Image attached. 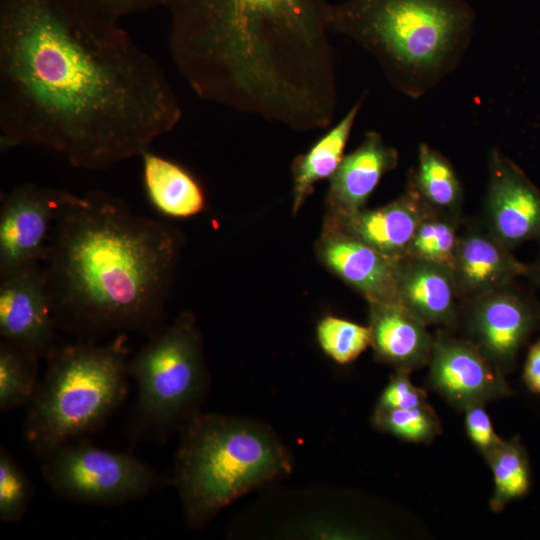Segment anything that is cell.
Returning a JSON list of instances; mask_svg holds the SVG:
<instances>
[{"label": "cell", "instance_id": "30bf717a", "mask_svg": "<svg viewBox=\"0 0 540 540\" xmlns=\"http://www.w3.org/2000/svg\"><path fill=\"white\" fill-rule=\"evenodd\" d=\"M65 191L25 183L2 198L0 278L43 263Z\"/></svg>", "mask_w": 540, "mask_h": 540}, {"label": "cell", "instance_id": "d6986e66", "mask_svg": "<svg viewBox=\"0 0 540 540\" xmlns=\"http://www.w3.org/2000/svg\"><path fill=\"white\" fill-rule=\"evenodd\" d=\"M425 207L417 193L407 185L394 201L376 209L361 211L331 222L346 233L373 247L380 253L400 260L407 252Z\"/></svg>", "mask_w": 540, "mask_h": 540}, {"label": "cell", "instance_id": "d6a6232c", "mask_svg": "<svg viewBox=\"0 0 540 540\" xmlns=\"http://www.w3.org/2000/svg\"><path fill=\"white\" fill-rule=\"evenodd\" d=\"M526 278H528L534 285L540 286V249L535 260L527 264Z\"/></svg>", "mask_w": 540, "mask_h": 540}, {"label": "cell", "instance_id": "e0dca14e", "mask_svg": "<svg viewBox=\"0 0 540 540\" xmlns=\"http://www.w3.org/2000/svg\"><path fill=\"white\" fill-rule=\"evenodd\" d=\"M397 300L427 326L447 330L458 326L462 301L448 267L416 258L400 259Z\"/></svg>", "mask_w": 540, "mask_h": 540}, {"label": "cell", "instance_id": "9c48e42d", "mask_svg": "<svg viewBox=\"0 0 540 540\" xmlns=\"http://www.w3.org/2000/svg\"><path fill=\"white\" fill-rule=\"evenodd\" d=\"M459 324L462 337L505 374L540 325V303L514 282L463 301Z\"/></svg>", "mask_w": 540, "mask_h": 540}, {"label": "cell", "instance_id": "277c9868", "mask_svg": "<svg viewBox=\"0 0 540 540\" xmlns=\"http://www.w3.org/2000/svg\"><path fill=\"white\" fill-rule=\"evenodd\" d=\"M329 25L371 54L397 91L417 99L463 60L475 13L465 0H344L331 3Z\"/></svg>", "mask_w": 540, "mask_h": 540}, {"label": "cell", "instance_id": "7a4b0ae2", "mask_svg": "<svg viewBox=\"0 0 540 540\" xmlns=\"http://www.w3.org/2000/svg\"><path fill=\"white\" fill-rule=\"evenodd\" d=\"M327 0H168L172 61L202 100L296 132L337 108Z\"/></svg>", "mask_w": 540, "mask_h": 540}, {"label": "cell", "instance_id": "5bb4252c", "mask_svg": "<svg viewBox=\"0 0 540 540\" xmlns=\"http://www.w3.org/2000/svg\"><path fill=\"white\" fill-rule=\"evenodd\" d=\"M325 266L361 294L368 304L397 300L399 261L326 221L318 242Z\"/></svg>", "mask_w": 540, "mask_h": 540}, {"label": "cell", "instance_id": "cb8c5ba5", "mask_svg": "<svg viewBox=\"0 0 540 540\" xmlns=\"http://www.w3.org/2000/svg\"><path fill=\"white\" fill-rule=\"evenodd\" d=\"M34 352L15 343H0V411L10 412L27 406L38 380V359Z\"/></svg>", "mask_w": 540, "mask_h": 540}, {"label": "cell", "instance_id": "4dcf8cb0", "mask_svg": "<svg viewBox=\"0 0 540 540\" xmlns=\"http://www.w3.org/2000/svg\"><path fill=\"white\" fill-rule=\"evenodd\" d=\"M82 6L107 19L118 21L121 17L144 12L166 5L168 0H76Z\"/></svg>", "mask_w": 540, "mask_h": 540}, {"label": "cell", "instance_id": "f1b7e54d", "mask_svg": "<svg viewBox=\"0 0 540 540\" xmlns=\"http://www.w3.org/2000/svg\"><path fill=\"white\" fill-rule=\"evenodd\" d=\"M410 373L408 370H395L383 389L375 408L410 409L427 403L426 391L411 382Z\"/></svg>", "mask_w": 540, "mask_h": 540}, {"label": "cell", "instance_id": "6da1fadb", "mask_svg": "<svg viewBox=\"0 0 540 540\" xmlns=\"http://www.w3.org/2000/svg\"><path fill=\"white\" fill-rule=\"evenodd\" d=\"M181 117L164 71L118 21L76 0H0L2 148L40 145L101 170Z\"/></svg>", "mask_w": 540, "mask_h": 540}, {"label": "cell", "instance_id": "484cf974", "mask_svg": "<svg viewBox=\"0 0 540 540\" xmlns=\"http://www.w3.org/2000/svg\"><path fill=\"white\" fill-rule=\"evenodd\" d=\"M373 426L409 442H430L441 433L440 420L434 409L425 403L410 409L374 408Z\"/></svg>", "mask_w": 540, "mask_h": 540}, {"label": "cell", "instance_id": "603a6c76", "mask_svg": "<svg viewBox=\"0 0 540 540\" xmlns=\"http://www.w3.org/2000/svg\"><path fill=\"white\" fill-rule=\"evenodd\" d=\"M485 459L494 479L489 505L493 512L499 513L507 504L529 492L531 478L527 453L517 438L503 439Z\"/></svg>", "mask_w": 540, "mask_h": 540}, {"label": "cell", "instance_id": "9a60e30c", "mask_svg": "<svg viewBox=\"0 0 540 540\" xmlns=\"http://www.w3.org/2000/svg\"><path fill=\"white\" fill-rule=\"evenodd\" d=\"M451 270L463 302L526 277L527 264L516 259L481 220H463Z\"/></svg>", "mask_w": 540, "mask_h": 540}, {"label": "cell", "instance_id": "8992f818", "mask_svg": "<svg viewBox=\"0 0 540 540\" xmlns=\"http://www.w3.org/2000/svg\"><path fill=\"white\" fill-rule=\"evenodd\" d=\"M27 405L24 438L44 458L56 448L100 429L128 391L125 333L106 344L78 341L55 349Z\"/></svg>", "mask_w": 540, "mask_h": 540}, {"label": "cell", "instance_id": "7c38bea8", "mask_svg": "<svg viewBox=\"0 0 540 540\" xmlns=\"http://www.w3.org/2000/svg\"><path fill=\"white\" fill-rule=\"evenodd\" d=\"M481 222L509 249L540 242V190L508 156L493 149Z\"/></svg>", "mask_w": 540, "mask_h": 540}, {"label": "cell", "instance_id": "4fadbf2b", "mask_svg": "<svg viewBox=\"0 0 540 540\" xmlns=\"http://www.w3.org/2000/svg\"><path fill=\"white\" fill-rule=\"evenodd\" d=\"M57 329L42 265L0 278V335L39 357L53 351Z\"/></svg>", "mask_w": 540, "mask_h": 540}, {"label": "cell", "instance_id": "ac0fdd59", "mask_svg": "<svg viewBox=\"0 0 540 540\" xmlns=\"http://www.w3.org/2000/svg\"><path fill=\"white\" fill-rule=\"evenodd\" d=\"M368 326L378 361L410 372L428 365L433 336L398 301L369 304Z\"/></svg>", "mask_w": 540, "mask_h": 540}, {"label": "cell", "instance_id": "2e32d148", "mask_svg": "<svg viewBox=\"0 0 540 540\" xmlns=\"http://www.w3.org/2000/svg\"><path fill=\"white\" fill-rule=\"evenodd\" d=\"M398 160V151L387 145L379 132L367 131L329 178L327 217L343 219L364 209L381 178L396 168Z\"/></svg>", "mask_w": 540, "mask_h": 540}, {"label": "cell", "instance_id": "44dd1931", "mask_svg": "<svg viewBox=\"0 0 540 540\" xmlns=\"http://www.w3.org/2000/svg\"><path fill=\"white\" fill-rule=\"evenodd\" d=\"M364 99L365 94L306 153L294 158L291 165L294 213L313 193L315 184L330 178L338 168Z\"/></svg>", "mask_w": 540, "mask_h": 540}, {"label": "cell", "instance_id": "52a82bcc", "mask_svg": "<svg viewBox=\"0 0 540 540\" xmlns=\"http://www.w3.org/2000/svg\"><path fill=\"white\" fill-rule=\"evenodd\" d=\"M137 386L132 431L142 439L164 442L200 413L209 387L201 336L194 316L180 314L129 360Z\"/></svg>", "mask_w": 540, "mask_h": 540}, {"label": "cell", "instance_id": "f546056e", "mask_svg": "<svg viewBox=\"0 0 540 540\" xmlns=\"http://www.w3.org/2000/svg\"><path fill=\"white\" fill-rule=\"evenodd\" d=\"M465 430L470 441L485 457L503 440L493 426L484 405H475L465 411Z\"/></svg>", "mask_w": 540, "mask_h": 540}, {"label": "cell", "instance_id": "1f68e13d", "mask_svg": "<svg viewBox=\"0 0 540 540\" xmlns=\"http://www.w3.org/2000/svg\"><path fill=\"white\" fill-rule=\"evenodd\" d=\"M523 379L530 391L540 394V339L529 348L523 368Z\"/></svg>", "mask_w": 540, "mask_h": 540}, {"label": "cell", "instance_id": "83f0119b", "mask_svg": "<svg viewBox=\"0 0 540 540\" xmlns=\"http://www.w3.org/2000/svg\"><path fill=\"white\" fill-rule=\"evenodd\" d=\"M34 495L26 472L4 447L0 449V520L14 524L24 517Z\"/></svg>", "mask_w": 540, "mask_h": 540}, {"label": "cell", "instance_id": "8fae6325", "mask_svg": "<svg viewBox=\"0 0 540 540\" xmlns=\"http://www.w3.org/2000/svg\"><path fill=\"white\" fill-rule=\"evenodd\" d=\"M428 385L455 410L501 399L511 394L505 374L470 341L441 328L433 336Z\"/></svg>", "mask_w": 540, "mask_h": 540}, {"label": "cell", "instance_id": "7402d4cb", "mask_svg": "<svg viewBox=\"0 0 540 540\" xmlns=\"http://www.w3.org/2000/svg\"><path fill=\"white\" fill-rule=\"evenodd\" d=\"M407 185L425 208L462 218L464 196L460 179L452 163L430 145H419L417 165L410 172Z\"/></svg>", "mask_w": 540, "mask_h": 540}, {"label": "cell", "instance_id": "5b68a950", "mask_svg": "<svg viewBox=\"0 0 540 540\" xmlns=\"http://www.w3.org/2000/svg\"><path fill=\"white\" fill-rule=\"evenodd\" d=\"M180 433L174 484L192 528L205 527L241 496L292 472L289 451L261 422L200 412Z\"/></svg>", "mask_w": 540, "mask_h": 540}, {"label": "cell", "instance_id": "3957f363", "mask_svg": "<svg viewBox=\"0 0 540 540\" xmlns=\"http://www.w3.org/2000/svg\"><path fill=\"white\" fill-rule=\"evenodd\" d=\"M180 240L108 194L65 191L42 266L57 328L85 342L157 332Z\"/></svg>", "mask_w": 540, "mask_h": 540}, {"label": "cell", "instance_id": "ffe728a7", "mask_svg": "<svg viewBox=\"0 0 540 540\" xmlns=\"http://www.w3.org/2000/svg\"><path fill=\"white\" fill-rule=\"evenodd\" d=\"M142 179L148 200L163 215L188 218L205 207V193L198 180L176 162L144 151Z\"/></svg>", "mask_w": 540, "mask_h": 540}, {"label": "cell", "instance_id": "4316f807", "mask_svg": "<svg viewBox=\"0 0 540 540\" xmlns=\"http://www.w3.org/2000/svg\"><path fill=\"white\" fill-rule=\"evenodd\" d=\"M316 336L324 353L338 364L357 359L370 346L369 326L336 316H326L317 325Z\"/></svg>", "mask_w": 540, "mask_h": 540}, {"label": "cell", "instance_id": "ba28073f", "mask_svg": "<svg viewBox=\"0 0 540 540\" xmlns=\"http://www.w3.org/2000/svg\"><path fill=\"white\" fill-rule=\"evenodd\" d=\"M41 473L60 498L94 505L125 504L162 485L158 473L141 459L82 441L46 455Z\"/></svg>", "mask_w": 540, "mask_h": 540}, {"label": "cell", "instance_id": "d4e9b609", "mask_svg": "<svg viewBox=\"0 0 540 540\" xmlns=\"http://www.w3.org/2000/svg\"><path fill=\"white\" fill-rule=\"evenodd\" d=\"M463 218L425 208L407 256L452 269Z\"/></svg>", "mask_w": 540, "mask_h": 540}]
</instances>
